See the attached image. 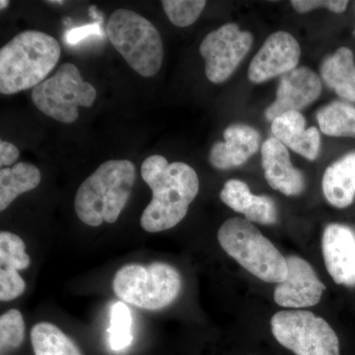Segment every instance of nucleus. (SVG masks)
<instances>
[{
    "label": "nucleus",
    "mask_w": 355,
    "mask_h": 355,
    "mask_svg": "<svg viewBox=\"0 0 355 355\" xmlns=\"http://www.w3.org/2000/svg\"><path fill=\"white\" fill-rule=\"evenodd\" d=\"M99 34H101V26L99 23H94V24L86 25L84 27L70 30L67 34V41L71 44H76L81 40L87 38L91 35Z\"/></svg>",
    "instance_id": "nucleus-28"
},
{
    "label": "nucleus",
    "mask_w": 355,
    "mask_h": 355,
    "mask_svg": "<svg viewBox=\"0 0 355 355\" xmlns=\"http://www.w3.org/2000/svg\"><path fill=\"white\" fill-rule=\"evenodd\" d=\"M354 35H355V29H354Z\"/></svg>",
    "instance_id": "nucleus-32"
},
{
    "label": "nucleus",
    "mask_w": 355,
    "mask_h": 355,
    "mask_svg": "<svg viewBox=\"0 0 355 355\" xmlns=\"http://www.w3.org/2000/svg\"><path fill=\"white\" fill-rule=\"evenodd\" d=\"M137 169L130 160H109L79 187L74 198L78 218L92 227L114 223L130 200Z\"/></svg>",
    "instance_id": "nucleus-3"
},
{
    "label": "nucleus",
    "mask_w": 355,
    "mask_h": 355,
    "mask_svg": "<svg viewBox=\"0 0 355 355\" xmlns=\"http://www.w3.org/2000/svg\"><path fill=\"white\" fill-rule=\"evenodd\" d=\"M300 55V46L291 34L273 33L252 60L248 78L254 83H263L273 77L284 76L297 67Z\"/></svg>",
    "instance_id": "nucleus-10"
},
{
    "label": "nucleus",
    "mask_w": 355,
    "mask_h": 355,
    "mask_svg": "<svg viewBox=\"0 0 355 355\" xmlns=\"http://www.w3.org/2000/svg\"><path fill=\"white\" fill-rule=\"evenodd\" d=\"M261 166L266 182L273 190L288 197L304 191V176L292 165L287 147L273 137L261 146Z\"/></svg>",
    "instance_id": "nucleus-15"
},
{
    "label": "nucleus",
    "mask_w": 355,
    "mask_h": 355,
    "mask_svg": "<svg viewBox=\"0 0 355 355\" xmlns=\"http://www.w3.org/2000/svg\"><path fill=\"white\" fill-rule=\"evenodd\" d=\"M107 36L114 48L137 73L153 77L162 67L164 49L160 33L144 16L118 9L110 16Z\"/></svg>",
    "instance_id": "nucleus-5"
},
{
    "label": "nucleus",
    "mask_w": 355,
    "mask_h": 355,
    "mask_svg": "<svg viewBox=\"0 0 355 355\" xmlns=\"http://www.w3.org/2000/svg\"><path fill=\"white\" fill-rule=\"evenodd\" d=\"M222 249L263 282L280 284L287 277L286 258L246 218L232 217L217 233Z\"/></svg>",
    "instance_id": "nucleus-4"
},
{
    "label": "nucleus",
    "mask_w": 355,
    "mask_h": 355,
    "mask_svg": "<svg viewBox=\"0 0 355 355\" xmlns=\"http://www.w3.org/2000/svg\"><path fill=\"white\" fill-rule=\"evenodd\" d=\"M25 338V322L19 310L12 309L0 317L1 355L21 347Z\"/></svg>",
    "instance_id": "nucleus-25"
},
{
    "label": "nucleus",
    "mask_w": 355,
    "mask_h": 355,
    "mask_svg": "<svg viewBox=\"0 0 355 355\" xmlns=\"http://www.w3.org/2000/svg\"><path fill=\"white\" fill-rule=\"evenodd\" d=\"M322 251L327 270L336 284L355 286V234L342 224L333 223L324 229Z\"/></svg>",
    "instance_id": "nucleus-13"
},
{
    "label": "nucleus",
    "mask_w": 355,
    "mask_h": 355,
    "mask_svg": "<svg viewBox=\"0 0 355 355\" xmlns=\"http://www.w3.org/2000/svg\"><path fill=\"white\" fill-rule=\"evenodd\" d=\"M287 277L275 287L273 299L286 308H305L317 305L326 286L307 261L296 256L286 258Z\"/></svg>",
    "instance_id": "nucleus-11"
},
{
    "label": "nucleus",
    "mask_w": 355,
    "mask_h": 355,
    "mask_svg": "<svg viewBox=\"0 0 355 355\" xmlns=\"http://www.w3.org/2000/svg\"><path fill=\"white\" fill-rule=\"evenodd\" d=\"M273 137L287 148L310 161L316 160L321 148L318 128H306V120L300 112H288L272 121Z\"/></svg>",
    "instance_id": "nucleus-18"
},
{
    "label": "nucleus",
    "mask_w": 355,
    "mask_h": 355,
    "mask_svg": "<svg viewBox=\"0 0 355 355\" xmlns=\"http://www.w3.org/2000/svg\"><path fill=\"white\" fill-rule=\"evenodd\" d=\"M182 288L181 275L169 263H130L114 275L113 289L123 302L146 310H160L172 304Z\"/></svg>",
    "instance_id": "nucleus-6"
},
{
    "label": "nucleus",
    "mask_w": 355,
    "mask_h": 355,
    "mask_svg": "<svg viewBox=\"0 0 355 355\" xmlns=\"http://www.w3.org/2000/svg\"><path fill=\"white\" fill-rule=\"evenodd\" d=\"M20 153L17 147L10 142H0V166L1 168L6 166L12 165L19 158Z\"/></svg>",
    "instance_id": "nucleus-29"
},
{
    "label": "nucleus",
    "mask_w": 355,
    "mask_h": 355,
    "mask_svg": "<svg viewBox=\"0 0 355 355\" xmlns=\"http://www.w3.org/2000/svg\"><path fill=\"white\" fill-rule=\"evenodd\" d=\"M322 187L324 198L338 209H345L355 198V153L343 156L327 168Z\"/></svg>",
    "instance_id": "nucleus-19"
},
{
    "label": "nucleus",
    "mask_w": 355,
    "mask_h": 355,
    "mask_svg": "<svg viewBox=\"0 0 355 355\" xmlns=\"http://www.w3.org/2000/svg\"><path fill=\"white\" fill-rule=\"evenodd\" d=\"M140 173L153 191V200L140 217V225L150 233L175 227L197 198V172L186 163H169L164 156L155 154L144 161Z\"/></svg>",
    "instance_id": "nucleus-1"
},
{
    "label": "nucleus",
    "mask_w": 355,
    "mask_h": 355,
    "mask_svg": "<svg viewBox=\"0 0 355 355\" xmlns=\"http://www.w3.org/2000/svg\"><path fill=\"white\" fill-rule=\"evenodd\" d=\"M41 172L30 163H16L12 168L0 170V211H4L18 196L36 189L41 183Z\"/></svg>",
    "instance_id": "nucleus-21"
},
{
    "label": "nucleus",
    "mask_w": 355,
    "mask_h": 355,
    "mask_svg": "<svg viewBox=\"0 0 355 355\" xmlns=\"http://www.w3.org/2000/svg\"><path fill=\"white\" fill-rule=\"evenodd\" d=\"M270 327L275 340L295 355H340L335 331L309 311H280Z\"/></svg>",
    "instance_id": "nucleus-8"
},
{
    "label": "nucleus",
    "mask_w": 355,
    "mask_h": 355,
    "mask_svg": "<svg viewBox=\"0 0 355 355\" xmlns=\"http://www.w3.org/2000/svg\"><path fill=\"white\" fill-rule=\"evenodd\" d=\"M254 37L235 23H228L210 32L200 46L205 60V74L210 83H225L234 73L251 50Z\"/></svg>",
    "instance_id": "nucleus-9"
},
{
    "label": "nucleus",
    "mask_w": 355,
    "mask_h": 355,
    "mask_svg": "<svg viewBox=\"0 0 355 355\" xmlns=\"http://www.w3.org/2000/svg\"><path fill=\"white\" fill-rule=\"evenodd\" d=\"M292 6L299 13H307L317 8H327L335 13L345 12L349 1L345 0H293Z\"/></svg>",
    "instance_id": "nucleus-27"
},
{
    "label": "nucleus",
    "mask_w": 355,
    "mask_h": 355,
    "mask_svg": "<svg viewBox=\"0 0 355 355\" xmlns=\"http://www.w3.org/2000/svg\"><path fill=\"white\" fill-rule=\"evenodd\" d=\"M30 336L35 355H83L64 331L48 322L35 324Z\"/></svg>",
    "instance_id": "nucleus-22"
},
{
    "label": "nucleus",
    "mask_w": 355,
    "mask_h": 355,
    "mask_svg": "<svg viewBox=\"0 0 355 355\" xmlns=\"http://www.w3.org/2000/svg\"><path fill=\"white\" fill-rule=\"evenodd\" d=\"M219 198L236 212L244 214L247 220L272 225L279 219L275 200L268 196H256L240 180H229L224 184Z\"/></svg>",
    "instance_id": "nucleus-17"
},
{
    "label": "nucleus",
    "mask_w": 355,
    "mask_h": 355,
    "mask_svg": "<svg viewBox=\"0 0 355 355\" xmlns=\"http://www.w3.org/2000/svg\"><path fill=\"white\" fill-rule=\"evenodd\" d=\"M223 137L224 142H216L210 149L209 163L216 169L239 167L260 149V132L244 123L229 125L224 130Z\"/></svg>",
    "instance_id": "nucleus-14"
},
{
    "label": "nucleus",
    "mask_w": 355,
    "mask_h": 355,
    "mask_svg": "<svg viewBox=\"0 0 355 355\" xmlns=\"http://www.w3.org/2000/svg\"><path fill=\"white\" fill-rule=\"evenodd\" d=\"M207 6L205 0H163L166 15L177 27H188L200 17Z\"/></svg>",
    "instance_id": "nucleus-26"
},
{
    "label": "nucleus",
    "mask_w": 355,
    "mask_h": 355,
    "mask_svg": "<svg viewBox=\"0 0 355 355\" xmlns=\"http://www.w3.org/2000/svg\"><path fill=\"white\" fill-rule=\"evenodd\" d=\"M9 3H10V2H9L8 0H1V1H0V9L3 10V9H6V7L9 6Z\"/></svg>",
    "instance_id": "nucleus-30"
},
{
    "label": "nucleus",
    "mask_w": 355,
    "mask_h": 355,
    "mask_svg": "<svg viewBox=\"0 0 355 355\" xmlns=\"http://www.w3.org/2000/svg\"><path fill=\"white\" fill-rule=\"evenodd\" d=\"M97 91L81 77L76 65L65 62L55 76L33 89L35 107L46 116L64 123H74L79 116V107L90 108Z\"/></svg>",
    "instance_id": "nucleus-7"
},
{
    "label": "nucleus",
    "mask_w": 355,
    "mask_h": 355,
    "mask_svg": "<svg viewBox=\"0 0 355 355\" xmlns=\"http://www.w3.org/2000/svg\"><path fill=\"white\" fill-rule=\"evenodd\" d=\"M132 317L130 308L125 303H114L110 313L108 343L114 352H121L132 345Z\"/></svg>",
    "instance_id": "nucleus-24"
},
{
    "label": "nucleus",
    "mask_w": 355,
    "mask_h": 355,
    "mask_svg": "<svg viewBox=\"0 0 355 355\" xmlns=\"http://www.w3.org/2000/svg\"><path fill=\"white\" fill-rule=\"evenodd\" d=\"M46 3H51V4H64V1H60V0H57V1H55V0H51V1H46Z\"/></svg>",
    "instance_id": "nucleus-31"
},
{
    "label": "nucleus",
    "mask_w": 355,
    "mask_h": 355,
    "mask_svg": "<svg viewBox=\"0 0 355 355\" xmlns=\"http://www.w3.org/2000/svg\"><path fill=\"white\" fill-rule=\"evenodd\" d=\"M60 44L51 35L28 30L0 50V93L12 95L44 83L60 58Z\"/></svg>",
    "instance_id": "nucleus-2"
},
{
    "label": "nucleus",
    "mask_w": 355,
    "mask_h": 355,
    "mask_svg": "<svg viewBox=\"0 0 355 355\" xmlns=\"http://www.w3.org/2000/svg\"><path fill=\"white\" fill-rule=\"evenodd\" d=\"M30 257L19 236L8 231L0 233V300H14L26 289L25 280L18 270L29 268Z\"/></svg>",
    "instance_id": "nucleus-16"
},
{
    "label": "nucleus",
    "mask_w": 355,
    "mask_h": 355,
    "mask_svg": "<svg viewBox=\"0 0 355 355\" xmlns=\"http://www.w3.org/2000/svg\"><path fill=\"white\" fill-rule=\"evenodd\" d=\"M321 93V79L316 72L307 67H296L280 79L277 99L266 109V119L272 121L288 112H300L316 101Z\"/></svg>",
    "instance_id": "nucleus-12"
},
{
    "label": "nucleus",
    "mask_w": 355,
    "mask_h": 355,
    "mask_svg": "<svg viewBox=\"0 0 355 355\" xmlns=\"http://www.w3.org/2000/svg\"><path fill=\"white\" fill-rule=\"evenodd\" d=\"M317 121L324 135L355 139V108L347 103L326 105L318 111Z\"/></svg>",
    "instance_id": "nucleus-23"
},
{
    "label": "nucleus",
    "mask_w": 355,
    "mask_h": 355,
    "mask_svg": "<svg viewBox=\"0 0 355 355\" xmlns=\"http://www.w3.org/2000/svg\"><path fill=\"white\" fill-rule=\"evenodd\" d=\"M320 71L324 83L336 94L355 102V62L352 50L343 46L324 58Z\"/></svg>",
    "instance_id": "nucleus-20"
}]
</instances>
